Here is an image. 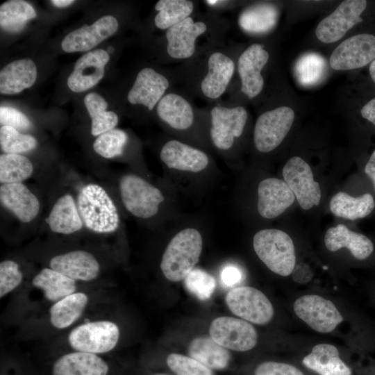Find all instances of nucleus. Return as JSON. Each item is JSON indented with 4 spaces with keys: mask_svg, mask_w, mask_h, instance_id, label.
Wrapping results in <instances>:
<instances>
[{
    "mask_svg": "<svg viewBox=\"0 0 375 375\" xmlns=\"http://www.w3.org/2000/svg\"><path fill=\"white\" fill-rule=\"evenodd\" d=\"M202 245L197 229L188 228L176 234L162 256L160 269L165 277L173 282L184 279L198 262Z\"/></svg>",
    "mask_w": 375,
    "mask_h": 375,
    "instance_id": "nucleus-1",
    "label": "nucleus"
},
{
    "mask_svg": "<svg viewBox=\"0 0 375 375\" xmlns=\"http://www.w3.org/2000/svg\"><path fill=\"white\" fill-rule=\"evenodd\" d=\"M120 335L115 321L102 318L80 322L69 330L65 342L70 351L101 355L112 351Z\"/></svg>",
    "mask_w": 375,
    "mask_h": 375,
    "instance_id": "nucleus-2",
    "label": "nucleus"
},
{
    "mask_svg": "<svg viewBox=\"0 0 375 375\" xmlns=\"http://www.w3.org/2000/svg\"><path fill=\"white\" fill-rule=\"evenodd\" d=\"M77 207L83 222L90 231L110 233L117 229L119 217L117 208L101 186H84L78 195Z\"/></svg>",
    "mask_w": 375,
    "mask_h": 375,
    "instance_id": "nucleus-3",
    "label": "nucleus"
},
{
    "mask_svg": "<svg viewBox=\"0 0 375 375\" xmlns=\"http://www.w3.org/2000/svg\"><path fill=\"white\" fill-rule=\"evenodd\" d=\"M253 245L258 257L272 272L282 276L292 274L296 256L288 233L274 228L260 230L255 234Z\"/></svg>",
    "mask_w": 375,
    "mask_h": 375,
    "instance_id": "nucleus-4",
    "label": "nucleus"
},
{
    "mask_svg": "<svg viewBox=\"0 0 375 375\" xmlns=\"http://www.w3.org/2000/svg\"><path fill=\"white\" fill-rule=\"evenodd\" d=\"M95 294L83 290L67 295L63 299L47 306L43 315L42 322L53 331L69 330L86 316L94 303Z\"/></svg>",
    "mask_w": 375,
    "mask_h": 375,
    "instance_id": "nucleus-5",
    "label": "nucleus"
},
{
    "mask_svg": "<svg viewBox=\"0 0 375 375\" xmlns=\"http://www.w3.org/2000/svg\"><path fill=\"white\" fill-rule=\"evenodd\" d=\"M119 190L126 210L139 218L154 216L165 199L159 189L135 174H126L121 178Z\"/></svg>",
    "mask_w": 375,
    "mask_h": 375,
    "instance_id": "nucleus-6",
    "label": "nucleus"
},
{
    "mask_svg": "<svg viewBox=\"0 0 375 375\" xmlns=\"http://www.w3.org/2000/svg\"><path fill=\"white\" fill-rule=\"evenodd\" d=\"M294 117V110L288 106H280L261 114L253 131L256 149L267 153L278 147L290 130Z\"/></svg>",
    "mask_w": 375,
    "mask_h": 375,
    "instance_id": "nucleus-7",
    "label": "nucleus"
},
{
    "mask_svg": "<svg viewBox=\"0 0 375 375\" xmlns=\"http://www.w3.org/2000/svg\"><path fill=\"white\" fill-rule=\"evenodd\" d=\"M225 301L234 315L256 324H266L274 315V308L270 301L263 292L255 288H234L227 293Z\"/></svg>",
    "mask_w": 375,
    "mask_h": 375,
    "instance_id": "nucleus-8",
    "label": "nucleus"
},
{
    "mask_svg": "<svg viewBox=\"0 0 375 375\" xmlns=\"http://www.w3.org/2000/svg\"><path fill=\"white\" fill-rule=\"evenodd\" d=\"M283 176L299 206L309 210L319 204L322 192L310 165L301 157L290 158L283 168Z\"/></svg>",
    "mask_w": 375,
    "mask_h": 375,
    "instance_id": "nucleus-9",
    "label": "nucleus"
},
{
    "mask_svg": "<svg viewBox=\"0 0 375 375\" xmlns=\"http://www.w3.org/2000/svg\"><path fill=\"white\" fill-rule=\"evenodd\" d=\"M79 283L50 267H44L32 278L27 294H32L31 298L34 302L49 306L67 295L87 289Z\"/></svg>",
    "mask_w": 375,
    "mask_h": 375,
    "instance_id": "nucleus-10",
    "label": "nucleus"
},
{
    "mask_svg": "<svg viewBox=\"0 0 375 375\" xmlns=\"http://www.w3.org/2000/svg\"><path fill=\"white\" fill-rule=\"evenodd\" d=\"M295 314L311 328L319 333L333 331L343 317L334 303L316 294H306L294 303Z\"/></svg>",
    "mask_w": 375,
    "mask_h": 375,
    "instance_id": "nucleus-11",
    "label": "nucleus"
},
{
    "mask_svg": "<svg viewBox=\"0 0 375 375\" xmlns=\"http://www.w3.org/2000/svg\"><path fill=\"white\" fill-rule=\"evenodd\" d=\"M367 2L365 0H347L322 19L318 24L315 35L323 43H333L340 40L356 24L362 21L361 14Z\"/></svg>",
    "mask_w": 375,
    "mask_h": 375,
    "instance_id": "nucleus-12",
    "label": "nucleus"
},
{
    "mask_svg": "<svg viewBox=\"0 0 375 375\" xmlns=\"http://www.w3.org/2000/svg\"><path fill=\"white\" fill-rule=\"evenodd\" d=\"M209 333L223 347L246 351L253 349L258 341L254 327L247 321L232 317H219L210 324Z\"/></svg>",
    "mask_w": 375,
    "mask_h": 375,
    "instance_id": "nucleus-13",
    "label": "nucleus"
},
{
    "mask_svg": "<svg viewBox=\"0 0 375 375\" xmlns=\"http://www.w3.org/2000/svg\"><path fill=\"white\" fill-rule=\"evenodd\" d=\"M375 59V35L361 33L342 42L332 52L329 64L335 70L361 68Z\"/></svg>",
    "mask_w": 375,
    "mask_h": 375,
    "instance_id": "nucleus-14",
    "label": "nucleus"
},
{
    "mask_svg": "<svg viewBox=\"0 0 375 375\" xmlns=\"http://www.w3.org/2000/svg\"><path fill=\"white\" fill-rule=\"evenodd\" d=\"M210 116V137L214 145L222 150L230 149L234 139L243 133L248 117L246 109L242 106H215Z\"/></svg>",
    "mask_w": 375,
    "mask_h": 375,
    "instance_id": "nucleus-15",
    "label": "nucleus"
},
{
    "mask_svg": "<svg viewBox=\"0 0 375 375\" xmlns=\"http://www.w3.org/2000/svg\"><path fill=\"white\" fill-rule=\"evenodd\" d=\"M49 265V267L78 283L94 281L101 272L97 258L92 253L81 249L54 256Z\"/></svg>",
    "mask_w": 375,
    "mask_h": 375,
    "instance_id": "nucleus-16",
    "label": "nucleus"
},
{
    "mask_svg": "<svg viewBox=\"0 0 375 375\" xmlns=\"http://www.w3.org/2000/svg\"><path fill=\"white\" fill-rule=\"evenodd\" d=\"M118 22L112 15H105L91 25L85 24L67 34L61 43L67 53L88 51L113 35L118 28Z\"/></svg>",
    "mask_w": 375,
    "mask_h": 375,
    "instance_id": "nucleus-17",
    "label": "nucleus"
},
{
    "mask_svg": "<svg viewBox=\"0 0 375 375\" xmlns=\"http://www.w3.org/2000/svg\"><path fill=\"white\" fill-rule=\"evenodd\" d=\"M269 58V53L260 44L248 47L240 56L238 72L241 80V91L249 98L258 96L263 89L262 68Z\"/></svg>",
    "mask_w": 375,
    "mask_h": 375,
    "instance_id": "nucleus-18",
    "label": "nucleus"
},
{
    "mask_svg": "<svg viewBox=\"0 0 375 375\" xmlns=\"http://www.w3.org/2000/svg\"><path fill=\"white\" fill-rule=\"evenodd\" d=\"M110 56L104 49L88 51L76 62L74 70L67 78L69 88L75 92L88 90L96 85L103 77L105 66Z\"/></svg>",
    "mask_w": 375,
    "mask_h": 375,
    "instance_id": "nucleus-19",
    "label": "nucleus"
},
{
    "mask_svg": "<svg viewBox=\"0 0 375 375\" xmlns=\"http://www.w3.org/2000/svg\"><path fill=\"white\" fill-rule=\"evenodd\" d=\"M258 196V213L266 219H274L281 215L296 199L287 183L276 178H267L260 181Z\"/></svg>",
    "mask_w": 375,
    "mask_h": 375,
    "instance_id": "nucleus-20",
    "label": "nucleus"
},
{
    "mask_svg": "<svg viewBox=\"0 0 375 375\" xmlns=\"http://www.w3.org/2000/svg\"><path fill=\"white\" fill-rule=\"evenodd\" d=\"M110 367L99 355L69 351L53 363L52 375H108Z\"/></svg>",
    "mask_w": 375,
    "mask_h": 375,
    "instance_id": "nucleus-21",
    "label": "nucleus"
},
{
    "mask_svg": "<svg viewBox=\"0 0 375 375\" xmlns=\"http://www.w3.org/2000/svg\"><path fill=\"white\" fill-rule=\"evenodd\" d=\"M169 86L165 76L152 68L146 67L138 74L127 99L131 104H141L151 110L163 97Z\"/></svg>",
    "mask_w": 375,
    "mask_h": 375,
    "instance_id": "nucleus-22",
    "label": "nucleus"
},
{
    "mask_svg": "<svg viewBox=\"0 0 375 375\" xmlns=\"http://www.w3.org/2000/svg\"><path fill=\"white\" fill-rule=\"evenodd\" d=\"M206 29L205 23L194 22L190 17L168 28L165 34L168 55L176 59L190 58L195 51L197 38Z\"/></svg>",
    "mask_w": 375,
    "mask_h": 375,
    "instance_id": "nucleus-23",
    "label": "nucleus"
},
{
    "mask_svg": "<svg viewBox=\"0 0 375 375\" xmlns=\"http://www.w3.org/2000/svg\"><path fill=\"white\" fill-rule=\"evenodd\" d=\"M0 201L5 208L24 223L32 221L40 210L39 200L22 183L1 185Z\"/></svg>",
    "mask_w": 375,
    "mask_h": 375,
    "instance_id": "nucleus-24",
    "label": "nucleus"
},
{
    "mask_svg": "<svg viewBox=\"0 0 375 375\" xmlns=\"http://www.w3.org/2000/svg\"><path fill=\"white\" fill-rule=\"evenodd\" d=\"M160 157L169 168L184 172H199L208 165L204 152L175 140L164 144Z\"/></svg>",
    "mask_w": 375,
    "mask_h": 375,
    "instance_id": "nucleus-25",
    "label": "nucleus"
},
{
    "mask_svg": "<svg viewBox=\"0 0 375 375\" xmlns=\"http://www.w3.org/2000/svg\"><path fill=\"white\" fill-rule=\"evenodd\" d=\"M324 243L330 251L345 247L358 260L367 258L374 250L373 243L367 237L351 231L344 224L329 228L324 235Z\"/></svg>",
    "mask_w": 375,
    "mask_h": 375,
    "instance_id": "nucleus-26",
    "label": "nucleus"
},
{
    "mask_svg": "<svg viewBox=\"0 0 375 375\" xmlns=\"http://www.w3.org/2000/svg\"><path fill=\"white\" fill-rule=\"evenodd\" d=\"M208 74L201 83L203 94L210 99H217L225 92L235 69L231 58L221 52L212 53L208 62Z\"/></svg>",
    "mask_w": 375,
    "mask_h": 375,
    "instance_id": "nucleus-27",
    "label": "nucleus"
},
{
    "mask_svg": "<svg viewBox=\"0 0 375 375\" xmlns=\"http://www.w3.org/2000/svg\"><path fill=\"white\" fill-rule=\"evenodd\" d=\"M37 68L30 58L17 60L0 71V92L15 94L31 88L36 81Z\"/></svg>",
    "mask_w": 375,
    "mask_h": 375,
    "instance_id": "nucleus-28",
    "label": "nucleus"
},
{
    "mask_svg": "<svg viewBox=\"0 0 375 375\" xmlns=\"http://www.w3.org/2000/svg\"><path fill=\"white\" fill-rule=\"evenodd\" d=\"M302 363L319 375H351V369L341 360L333 344H319L305 356Z\"/></svg>",
    "mask_w": 375,
    "mask_h": 375,
    "instance_id": "nucleus-29",
    "label": "nucleus"
},
{
    "mask_svg": "<svg viewBox=\"0 0 375 375\" xmlns=\"http://www.w3.org/2000/svg\"><path fill=\"white\" fill-rule=\"evenodd\" d=\"M46 222L53 232L64 235L74 233L81 230L83 225L77 205L69 194L57 199Z\"/></svg>",
    "mask_w": 375,
    "mask_h": 375,
    "instance_id": "nucleus-30",
    "label": "nucleus"
},
{
    "mask_svg": "<svg viewBox=\"0 0 375 375\" xmlns=\"http://www.w3.org/2000/svg\"><path fill=\"white\" fill-rule=\"evenodd\" d=\"M158 117L172 128L185 130L194 122V112L190 103L183 97L175 94H165L157 105Z\"/></svg>",
    "mask_w": 375,
    "mask_h": 375,
    "instance_id": "nucleus-31",
    "label": "nucleus"
},
{
    "mask_svg": "<svg viewBox=\"0 0 375 375\" xmlns=\"http://www.w3.org/2000/svg\"><path fill=\"white\" fill-rule=\"evenodd\" d=\"M278 15V9L274 4L258 3L244 9L239 16L238 23L248 33H265L276 26Z\"/></svg>",
    "mask_w": 375,
    "mask_h": 375,
    "instance_id": "nucleus-32",
    "label": "nucleus"
},
{
    "mask_svg": "<svg viewBox=\"0 0 375 375\" xmlns=\"http://www.w3.org/2000/svg\"><path fill=\"white\" fill-rule=\"evenodd\" d=\"M329 206L335 216L356 220L369 215L374 209L375 202L369 193L353 197L346 192H339L331 198Z\"/></svg>",
    "mask_w": 375,
    "mask_h": 375,
    "instance_id": "nucleus-33",
    "label": "nucleus"
},
{
    "mask_svg": "<svg viewBox=\"0 0 375 375\" xmlns=\"http://www.w3.org/2000/svg\"><path fill=\"white\" fill-rule=\"evenodd\" d=\"M192 358L213 369H225L230 361V353L211 337L201 336L194 338L188 347Z\"/></svg>",
    "mask_w": 375,
    "mask_h": 375,
    "instance_id": "nucleus-34",
    "label": "nucleus"
},
{
    "mask_svg": "<svg viewBox=\"0 0 375 375\" xmlns=\"http://www.w3.org/2000/svg\"><path fill=\"white\" fill-rule=\"evenodd\" d=\"M84 103L92 119V135H100L114 129L118 123V117L114 112L106 111L108 103L101 95L88 93L84 98Z\"/></svg>",
    "mask_w": 375,
    "mask_h": 375,
    "instance_id": "nucleus-35",
    "label": "nucleus"
},
{
    "mask_svg": "<svg viewBox=\"0 0 375 375\" xmlns=\"http://www.w3.org/2000/svg\"><path fill=\"white\" fill-rule=\"evenodd\" d=\"M35 17L36 12L33 6L24 1H8L0 7L1 27L8 32L20 31L27 21Z\"/></svg>",
    "mask_w": 375,
    "mask_h": 375,
    "instance_id": "nucleus-36",
    "label": "nucleus"
},
{
    "mask_svg": "<svg viewBox=\"0 0 375 375\" xmlns=\"http://www.w3.org/2000/svg\"><path fill=\"white\" fill-rule=\"evenodd\" d=\"M193 3L188 0H160L155 9V25L160 29H168L189 17L193 11Z\"/></svg>",
    "mask_w": 375,
    "mask_h": 375,
    "instance_id": "nucleus-37",
    "label": "nucleus"
},
{
    "mask_svg": "<svg viewBox=\"0 0 375 375\" xmlns=\"http://www.w3.org/2000/svg\"><path fill=\"white\" fill-rule=\"evenodd\" d=\"M33 172L32 162L24 156L15 153L0 156V182L3 184L21 183L29 178Z\"/></svg>",
    "mask_w": 375,
    "mask_h": 375,
    "instance_id": "nucleus-38",
    "label": "nucleus"
},
{
    "mask_svg": "<svg viewBox=\"0 0 375 375\" xmlns=\"http://www.w3.org/2000/svg\"><path fill=\"white\" fill-rule=\"evenodd\" d=\"M325 70L324 58L315 53L303 54L298 59L294 67L297 80L306 86L312 85L320 81Z\"/></svg>",
    "mask_w": 375,
    "mask_h": 375,
    "instance_id": "nucleus-39",
    "label": "nucleus"
},
{
    "mask_svg": "<svg viewBox=\"0 0 375 375\" xmlns=\"http://www.w3.org/2000/svg\"><path fill=\"white\" fill-rule=\"evenodd\" d=\"M0 144L6 153L19 154L35 149L37 146V140L31 135L19 133L12 127L1 126Z\"/></svg>",
    "mask_w": 375,
    "mask_h": 375,
    "instance_id": "nucleus-40",
    "label": "nucleus"
},
{
    "mask_svg": "<svg viewBox=\"0 0 375 375\" xmlns=\"http://www.w3.org/2000/svg\"><path fill=\"white\" fill-rule=\"evenodd\" d=\"M127 138L124 131L114 128L99 135L93 143V149L101 156L112 158L122 153Z\"/></svg>",
    "mask_w": 375,
    "mask_h": 375,
    "instance_id": "nucleus-41",
    "label": "nucleus"
},
{
    "mask_svg": "<svg viewBox=\"0 0 375 375\" xmlns=\"http://www.w3.org/2000/svg\"><path fill=\"white\" fill-rule=\"evenodd\" d=\"M186 289L200 300H208L212 296L215 287V278L207 272L193 269L184 278Z\"/></svg>",
    "mask_w": 375,
    "mask_h": 375,
    "instance_id": "nucleus-42",
    "label": "nucleus"
},
{
    "mask_svg": "<svg viewBox=\"0 0 375 375\" xmlns=\"http://www.w3.org/2000/svg\"><path fill=\"white\" fill-rule=\"evenodd\" d=\"M24 281L20 265L13 260L0 263V297L4 298L19 289Z\"/></svg>",
    "mask_w": 375,
    "mask_h": 375,
    "instance_id": "nucleus-43",
    "label": "nucleus"
},
{
    "mask_svg": "<svg viewBox=\"0 0 375 375\" xmlns=\"http://www.w3.org/2000/svg\"><path fill=\"white\" fill-rule=\"evenodd\" d=\"M167 364L176 375H213L211 369L198 360L178 353L169 354Z\"/></svg>",
    "mask_w": 375,
    "mask_h": 375,
    "instance_id": "nucleus-44",
    "label": "nucleus"
},
{
    "mask_svg": "<svg viewBox=\"0 0 375 375\" xmlns=\"http://www.w3.org/2000/svg\"><path fill=\"white\" fill-rule=\"evenodd\" d=\"M0 123L2 126H10L17 130H27L32 125L24 114L14 108L8 106L0 108Z\"/></svg>",
    "mask_w": 375,
    "mask_h": 375,
    "instance_id": "nucleus-45",
    "label": "nucleus"
},
{
    "mask_svg": "<svg viewBox=\"0 0 375 375\" xmlns=\"http://www.w3.org/2000/svg\"><path fill=\"white\" fill-rule=\"evenodd\" d=\"M255 375H303L296 367L283 362L269 361L259 365Z\"/></svg>",
    "mask_w": 375,
    "mask_h": 375,
    "instance_id": "nucleus-46",
    "label": "nucleus"
},
{
    "mask_svg": "<svg viewBox=\"0 0 375 375\" xmlns=\"http://www.w3.org/2000/svg\"><path fill=\"white\" fill-rule=\"evenodd\" d=\"M220 276L222 282L228 287L239 283L242 279V272L233 265L225 266L221 272Z\"/></svg>",
    "mask_w": 375,
    "mask_h": 375,
    "instance_id": "nucleus-47",
    "label": "nucleus"
},
{
    "mask_svg": "<svg viewBox=\"0 0 375 375\" xmlns=\"http://www.w3.org/2000/svg\"><path fill=\"white\" fill-rule=\"evenodd\" d=\"M292 274L293 280L299 283H306L312 277V273L310 267L303 262H300L297 265H295Z\"/></svg>",
    "mask_w": 375,
    "mask_h": 375,
    "instance_id": "nucleus-48",
    "label": "nucleus"
},
{
    "mask_svg": "<svg viewBox=\"0 0 375 375\" xmlns=\"http://www.w3.org/2000/svg\"><path fill=\"white\" fill-rule=\"evenodd\" d=\"M360 114L363 118L375 125V97L361 108Z\"/></svg>",
    "mask_w": 375,
    "mask_h": 375,
    "instance_id": "nucleus-49",
    "label": "nucleus"
},
{
    "mask_svg": "<svg viewBox=\"0 0 375 375\" xmlns=\"http://www.w3.org/2000/svg\"><path fill=\"white\" fill-rule=\"evenodd\" d=\"M365 172L373 180L375 190V150L365 165Z\"/></svg>",
    "mask_w": 375,
    "mask_h": 375,
    "instance_id": "nucleus-50",
    "label": "nucleus"
},
{
    "mask_svg": "<svg viewBox=\"0 0 375 375\" xmlns=\"http://www.w3.org/2000/svg\"><path fill=\"white\" fill-rule=\"evenodd\" d=\"M53 5L58 8L67 7L74 2L73 0H53L51 1Z\"/></svg>",
    "mask_w": 375,
    "mask_h": 375,
    "instance_id": "nucleus-51",
    "label": "nucleus"
},
{
    "mask_svg": "<svg viewBox=\"0 0 375 375\" xmlns=\"http://www.w3.org/2000/svg\"><path fill=\"white\" fill-rule=\"evenodd\" d=\"M369 71L370 76L375 83V59L370 63Z\"/></svg>",
    "mask_w": 375,
    "mask_h": 375,
    "instance_id": "nucleus-52",
    "label": "nucleus"
},
{
    "mask_svg": "<svg viewBox=\"0 0 375 375\" xmlns=\"http://www.w3.org/2000/svg\"><path fill=\"white\" fill-rule=\"evenodd\" d=\"M113 51V49L111 47H108V53H111Z\"/></svg>",
    "mask_w": 375,
    "mask_h": 375,
    "instance_id": "nucleus-53",
    "label": "nucleus"
},
{
    "mask_svg": "<svg viewBox=\"0 0 375 375\" xmlns=\"http://www.w3.org/2000/svg\"><path fill=\"white\" fill-rule=\"evenodd\" d=\"M154 375H166V374H154Z\"/></svg>",
    "mask_w": 375,
    "mask_h": 375,
    "instance_id": "nucleus-54",
    "label": "nucleus"
}]
</instances>
